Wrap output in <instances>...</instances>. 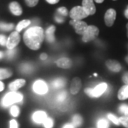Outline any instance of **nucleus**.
Here are the masks:
<instances>
[{
  "mask_svg": "<svg viewBox=\"0 0 128 128\" xmlns=\"http://www.w3.org/2000/svg\"><path fill=\"white\" fill-rule=\"evenodd\" d=\"M45 37L44 31L40 26H33L27 29L24 34V41L28 48L34 50H38Z\"/></svg>",
  "mask_w": 128,
  "mask_h": 128,
  "instance_id": "1",
  "label": "nucleus"
},
{
  "mask_svg": "<svg viewBox=\"0 0 128 128\" xmlns=\"http://www.w3.org/2000/svg\"><path fill=\"white\" fill-rule=\"evenodd\" d=\"M24 98L23 95L18 92L11 91L6 93L3 98L2 103L4 107H9L10 105H13L16 102H22Z\"/></svg>",
  "mask_w": 128,
  "mask_h": 128,
  "instance_id": "2",
  "label": "nucleus"
},
{
  "mask_svg": "<svg viewBox=\"0 0 128 128\" xmlns=\"http://www.w3.org/2000/svg\"><path fill=\"white\" fill-rule=\"evenodd\" d=\"M108 84L106 82H101L97 85L94 88H87L85 89V93L90 98H99L102 94L105 93V92L108 89Z\"/></svg>",
  "mask_w": 128,
  "mask_h": 128,
  "instance_id": "3",
  "label": "nucleus"
},
{
  "mask_svg": "<svg viewBox=\"0 0 128 128\" xmlns=\"http://www.w3.org/2000/svg\"><path fill=\"white\" fill-rule=\"evenodd\" d=\"M98 34H99L98 28L96 27V26H93V25L88 26L87 30L82 35V40L85 43L90 42V41H93L94 39H96L97 36H98Z\"/></svg>",
  "mask_w": 128,
  "mask_h": 128,
  "instance_id": "4",
  "label": "nucleus"
},
{
  "mask_svg": "<svg viewBox=\"0 0 128 128\" xmlns=\"http://www.w3.org/2000/svg\"><path fill=\"white\" fill-rule=\"evenodd\" d=\"M69 15L72 20H77V21H80L82 18H86L88 16V15L85 12L82 6H76L73 7L70 10Z\"/></svg>",
  "mask_w": 128,
  "mask_h": 128,
  "instance_id": "5",
  "label": "nucleus"
},
{
  "mask_svg": "<svg viewBox=\"0 0 128 128\" xmlns=\"http://www.w3.org/2000/svg\"><path fill=\"white\" fill-rule=\"evenodd\" d=\"M33 90L38 95H44L47 93L48 88L44 80H36L33 84Z\"/></svg>",
  "mask_w": 128,
  "mask_h": 128,
  "instance_id": "6",
  "label": "nucleus"
},
{
  "mask_svg": "<svg viewBox=\"0 0 128 128\" xmlns=\"http://www.w3.org/2000/svg\"><path fill=\"white\" fill-rule=\"evenodd\" d=\"M70 24L72 25L75 29V32L79 35H83L86 31L87 30L88 25L86 22L82 21H77V20H72L70 22Z\"/></svg>",
  "mask_w": 128,
  "mask_h": 128,
  "instance_id": "7",
  "label": "nucleus"
},
{
  "mask_svg": "<svg viewBox=\"0 0 128 128\" xmlns=\"http://www.w3.org/2000/svg\"><path fill=\"white\" fill-rule=\"evenodd\" d=\"M20 42V35L18 34V32H12L9 38H7L6 41V47L9 50L11 49H14L16 48V46L18 44V43Z\"/></svg>",
  "mask_w": 128,
  "mask_h": 128,
  "instance_id": "8",
  "label": "nucleus"
},
{
  "mask_svg": "<svg viewBox=\"0 0 128 128\" xmlns=\"http://www.w3.org/2000/svg\"><path fill=\"white\" fill-rule=\"evenodd\" d=\"M82 7L88 16L93 15L96 13V8L93 0H82Z\"/></svg>",
  "mask_w": 128,
  "mask_h": 128,
  "instance_id": "9",
  "label": "nucleus"
},
{
  "mask_svg": "<svg viewBox=\"0 0 128 128\" xmlns=\"http://www.w3.org/2000/svg\"><path fill=\"white\" fill-rule=\"evenodd\" d=\"M116 18V11L113 9H108L105 14V23L108 26H112Z\"/></svg>",
  "mask_w": 128,
  "mask_h": 128,
  "instance_id": "10",
  "label": "nucleus"
},
{
  "mask_svg": "<svg viewBox=\"0 0 128 128\" xmlns=\"http://www.w3.org/2000/svg\"><path fill=\"white\" fill-rule=\"evenodd\" d=\"M47 118L48 116H47L46 112L43 110L36 111L32 115L33 121L36 124H43Z\"/></svg>",
  "mask_w": 128,
  "mask_h": 128,
  "instance_id": "11",
  "label": "nucleus"
},
{
  "mask_svg": "<svg viewBox=\"0 0 128 128\" xmlns=\"http://www.w3.org/2000/svg\"><path fill=\"white\" fill-rule=\"evenodd\" d=\"M105 66L110 71L114 72V73L120 72L122 69L120 64L115 60H108L105 62Z\"/></svg>",
  "mask_w": 128,
  "mask_h": 128,
  "instance_id": "12",
  "label": "nucleus"
},
{
  "mask_svg": "<svg viewBox=\"0 0 128 128\" xmlns=\"http://www.w3.org/2000/svg\"><path fill=\"white\" fill-rule=\"evenodd\" d=\"M81 86H82L81 80L78 77L73 78V80L71 81L70 86V91L71 92V94H73V95L77 94L79 90H80Z\"/></svg>",
  "mask_w": 128,
  "mask_h": 128,
  "instance_id": "13",
  "label": "nucleus"
},
{
  "mask_svg": "<svg viewBox=\"0 0 128 128\" xmlns=\"http://www.w3.org/2000/svg\"><path fill=\"white\" fill-rule=\"evenodd\" d=\"M56 65L58 67L61 68L68 69L71 68L73 64H72V61L70 58H66V57H63V58H59L56 61Z\"/></svg>",
  "mask_w": 128,
  "mask_h": 128,
  "instance_id": "14",
  "label": "nucleus"
},
{
  "mask_svg": "<svg viewBox=\"0 0 128 128\" xmlns=\"http://www.w3.org/2000/svg\"><path fill=\"white\" fill-rule=\"evenodd\" d=\"M26 80L24 79H17L12 82L9 85V88L11 91L16 92L19 88H22L25 85Z\"/></svg>",
  "mask_w": 128,
  "mask_h": 128,
  "instance_id": "15",
  "label": "nucleus"
},
{
  "mask_svg": "<svg viewBox=\"0 0 128 128\" xmlns=\"http://www.w3.org/2000/svg\"><path fill=\"white\" fill-rule=\"evenodd\" d=\"M9 9L10 12L15 16H20L22 14V8L16 2H12L9 4Z\"/></svg>",
  "mask_w": 128,
  "mask_h": 128,
  "instance_id": "16",
  "label": "nucleus"
},
{
  "mask_svg": "<svg viewBox=\"0 0 128 128\" xmlns=\"http://www.w3.org/2000/svg\"><path fill=\"white\" fill-rule=\"evenodd\" d=\"M56 31V27L54 26H50L46 29L45 32V37H46V41L49 43H53L55 41V36L54 33Z\"/></svg>",
  "mask_w": 128,
  "mask_h": 128,
  "instance_id": "17",
  "label": "nucleus"
},
{
  "mask_svg": "<svg viewBox=\"0 0 128 128\" xmlns=\"http://www.w3.org/2000/svg\"><path fill=\"white\" fill-rule=\"evenodd\" d=\"M118 98L120 100H124L128 98V85H124L121 88L118 93Z\"/></svg>",
  "mask_w": 128,
  "mask_h": 128,
  "instance_id": "18",
  "label": "nucleus"
},
{
  "mask_svg": "<svg viewBox=\"0 0 128 128\" xmlns=\"http://www.w3.org/2000/svg\"><path fill=\"white\" fill-rule=\"evenodd\" d=\"M30 24H31V21L30 20H28V19L22 20L20 22H18L17 26H16V30L17 32H22L24 28H25L28 26Z\"/></svg>",
  "mask_w": 128,
  "mask_h": 128,
  "instance_id": "19",
  "label": "nucleus"
},
{
  "mask_svg": "<svg viewBox=\"0 0 128 128\" xmlns=\"http://www.w3.org/2000/svg\"><path fill=\"white\" fill-rule=\"evenodd\" d=\"M51 84H52V86L54 88H61L64 87V86L66 84V80L62 78H56L52 82Z\"/></svg>",
  "mask_w": 128,
  "mask_h": 128,
  "instance_id": "20",
  "label": "nucleus"
},
{
  "mask_svg": "<svg viewBox=\"0 0 128 128\" xmlns=\"http://www.w3.org/2000/svg\"><path fill=\"white\" fill-rule=\"evenodd\" d=\"M82 123V118L80 115V114H76L73 115V118H72V124L73 126L76 128H78L80 127Z\"/></svg>",
  "mask_w": 128,
  "mask_h": 128,
  "instance_id": "21",
  "label": "nucleus"
},
{
  "mask_svg": "<svg viewBox=\"0 0 128 128\" xmlns=\"http://www.w3.org/2000/svg\"><path fill=\"white\" fill-rule=\"evenodd\" d=\"M12 72L11 70L7 68H0V80H4L11 77Z\"/></svg>",
  "mask_w": 128,
  "mask_h": 128,
  "instance_id": "22",
  "label": "nucleus"
},
{
  "mask_svg": "<svg viewBox=\"0 0 128 128\" xmlns=\"http://www.w3.org/2000/svg\"><path fill=\"white\" fill-rule=\"evenodd\" d=\"M109 122L105 118H100L97 122V128H109Z\"/></svg>",
  "mask_w": 128,
  "mask_h": 128,
  "instance_id": "23",
  "label": "nucleus"
},
{
  "mask_svg": "<svg viewBox=\"0 0 128 128\" xmlns=\"http://www.w3.org/2000/svg\"><path fill=\"white\" fill-rule=\"evenodd\" d=\"M14 26L13 24H6L3 23V22L0 23V30H2V31L9 32V31H11L12 29H13Z\"/></svg>",
  "mask_w": 128,
  "mask_h": 128,
  "instance_id": "24",
  "label": "nucleus"
},
{
  "mask_svg": "<svg viewBox=\"0 0 128 128\" xmlns=\"http://www.w3.org/2000/svg\"><path fill=\"white\" fill-rule=\"evenodd\" d=\"M108 118L109 120H110L112 122H113L116 125H120V119L116 115H114V114L109 113V114H108Z\"/></svg>",
  "mask_w": 128,
  "mask_h": 128,
  "instance_id": "25",
  "label": "nucleus"
},
{
  "mask_svg": "<svg viewBox=\"0 0 128 128\" xmlns=\"http://www.w3.org/2000/svg\"><path fill=\"white\" fill-rule=\"evenodd\" d=\"M43 124H44V127L45 128H53L54 124V120L48 117L46 119V120L44 122Z\"/></svg>",
  "mask_w": 128,
  "mask_h": 128,
  "instance_id": "26",
  "label": "nucleus"
},
{
  "mask_svg": "<svg viewBox=\"0 0 128 128\" xmlns=\"http://www.w3.org/2000/svg\"><path fill=\"white\" fill-rule=\"evenodd\" d=\"M10 113L13 117H18L20 113V110L17 105H12L10 109Z\"/></svg>",
  "mask_w": 128,
  "mask_h": 128,
  "instance_id": "27",
  "label": "nucleus"
},
{
  "mask_svg": "<svg viewBox=\"0 0 128 128\" xmlns=\"http://www.w3.org/2000/svg\"><path fill=\"white\" fill-rule=\"evenodd\" d=\"M67 92L66 91H62L59 92L58 95H57V97H56V100L57 101H58L60 102H63L66 99V98H67Z\"/></svg>",
  "mask_w": 128,
  "mask_h": 128,
  "instance_id": "28",
  "label": "nucleus"
},
{
  "mask_svg": "<svg viewBox=\"0 0 128 128\" xmlns=\"http://www.w3.org/2000/svg\"><path fill=\"white\" fill-rule=\"evenodd\" d=\"M21 69H22V71L23 73H28L33 70V67L32 66V65H30V64H24V65L22 66Z\"/></svg>",
  "mask_w": 128,
  "mask_h": 128,
  "instance_id": "29",
  "label": "nucleus"
},
{
  "mask_svg": "<svg viewBox=\"0 0 128 128\" xmlns=\"http://www.w3.org/2000/svg\"><path fill=\"white\" fill-rule=\"evenodd\" d=\"M57 12H58V14H59L62 16H67L68 14V9H66V7H64V6L58 8L57 9Z\"/></svg>",
  "mask_w": 128,
  "mask_h": 128,
  "instance_id": "30",
  "label": "nucleus"
},
{
  "mask_svg": "<svg viewBox=\"0 0 128 128\" xmlns=\"http://www.w3.org/2000/svg\"><path fill=\"white\" fill-rule=\"evenodd\" d=\"M120 124H122L124 128H128V117L127 116H122L119 118Z\"/></svg>",
  "mask_w": 128,
  "mask_h": 128,
  "instance_id": "31",
  "label": "nucleus"
},
{
  "mask_svg": "<svg viewBox=\"0 0 128 128\" xmlns=\"http://www.w3.org/2000/svg\"><path fill=\"white\" fill-rule=\"evenodd\" d=\"M119 110H120V112L122 114L126 115L127 113L128 112V105H125V104H122V105H121L120 106Z\"/></svg>",
  "mask_w": 128,
  "mask_h": 128,
  "instance_id": "32",
  "label": "nucleus"
},
{
  "mask_svg": "<svg viewBox=\"0 0 128 128\" xmlns=\"http://www.w3.org/2000/svg\"><path fill=\"white\" fill-rule=\"evenodd\" d=\"M25 2L29 7H34L38 4V0H25Z\"/></svg>",
  "mask_w": 128,
  "mask_h": 128,
  "instance_id": "33",
  "label": "nucleus"
},
{
  "mask_svg": "<svg viewBox=\"0 0 128 128\" xmlns=\"http://www.w3.org/2000/svg\"><path fill=\"white\" fill-rule=\"evenodd\" d=\"M16 50L15 48L8 50L6 51V56L9 58H14V56L16 55Z\"/></svg>",
  "mask_w": 128,
  "mask_h": 128,
  "instance_id": "34",
  "label": "nucleus"
},
{
  "mask_svg": "<svg viewBox=\"0 0 128 128\" xmlns=\"http://www.w3.org/2000/svg\"><path fill=\"white\" fill-rule=\"evenodd\" d=\"M6 41H7V38L4 35L1 34L0 35V45L1 46H5L6 45Z\"/></svg>",
  "mask_w": 128,
  "mask_h": 128,
  "instance_id": "35",
  "label": "nucleus"
},
{
  "mask_svg": "<svg viewBox=\"0 0 128 128\" xmlns=\"http://www.w3.org/2000/svg\"><path fill=\"white\" fill-rule=\"evenodd\" d=\"M9 125L10 127L9 128H18V122L16 120H12L10 122H9Z\"/></svg>",
  "mask_w": 128,
  "mask_h": 128,
  "instance_id": "36",
  "label": "nucleus"
},
{
  "mask_svg": "<svg viewBox=\"0 0 128 128\" xmlns=\"http://www.w3.org/2000/svg\"><path fill=\"white\" fill-rule=\"evenodd\" d=\"M55 21L56 22H58V23L61 24L64 22V18H63L62 16H60L59 14H57L55 16Z\"/></svg>",
  "mask_w": 128,
  "mask_h": 128,
  "instance_id": "37",
  "label": "nucleus"
},
{
  "mask_svg": "<svg viewBox=\"0 0 128 128\" xmlns=\"http://www.w3.org/2000/svg\"><path fill=\"white\" fill-rule=\"evenodd\" d=\"M122 82L124 83V85H128V72H126L122 76Z\"/></svg>",
  "mask_w": 128,
  "mask_h": 128,
  "instance_id": "38",
  "label": "nucleus"
},
{
  "mask_svg": "<svg viewBox=\"0 0 128 128\" xmlns=\"http://www.w3.org/2000/svg\"><path fill=\"white\" fill-rule=\"evenodd\" d=\"M63 128H75L72 123H66L64 125Z\"/></svg>",
  "mask_w": 128,
  "mask_h": 128,
  "instance_id": "39",
  "label": "nucleus"
},
{
  "mask_svg": "<svg viewBox=\"0 0 128 128\" xmlns=\"http://www.w3.org/2000/svg\"><path fill=\"white\" fill-rule=\"evenodd\" d=\"M46 2L50 4H56L59 2V0H46Z\"/></svg>",
  "mask_w": 128,
  "mask_h": 128,
  "instance_id": "40",
  "label": "nucleus"
},
{
  "mask_svg": "<svg viewBox=\"0 0 128 128\" xmlns=\"http://www.w3.org/2000/svg\"><path fill=\"white\" fill-rule=\"evenodd\" d=\"M47 58H48V56L46 54H42L41 56H40V58L41 60H45L46 59H47Z\"/></svg>",
  "mask_w": 128,
  "mask_h": 128,
  "instance_id": "41",
  "label": "nucleus"
},
{
  "mask_svg": "<svg viewBox=\"0 0 128 128\" xmlns=\"http://www.w3.org/2000/svg\"><path fill=\"white\" fill-rule=\"evenodd\" d=\"M4 89V84L2 81H0V92H2Z\"/></svg>",
  "mask_w": 128,
  "mask_h": 128,
  "instance_id": "42",
  "label": "nucleus"
},
{
  "mask_svg": "<svg viewBox=\"0 0 128 128\" xmlns=\"http://www.w3.org/2000/svg\"><path fill=\"white\" fill-rule=\"evenodd\" d=\"M124 16H125V17L127 18H128V6H127V8L125 9V11H124Z\"/></svg>",
  "mask_w": 128,
  "mask_h": 128,
  "instance_id": "43",
  "label": "nucleus"
},
{
  "mask_svg": "<svg viewBox=\"0 0 128 128\" xmlns=\"http://www.w3.org/2000/svg\"><path fill=\"white\" fill-rule=\"evenodd\" d=\"M96 2V3H98V4H100V3H102L104 2V0H94Z\"/></svg>",
  "mask_w": 128,
  "mask_h": 128,
  "instance_id": "44",
  "label": "nucleus"
},
{
  "mask_svg": "<svg viewBox=\"0 0 128 128\" xmlns=\"http://www.w3.org/2000/svg\"><path fill=\"white\" fill-rule=\"evenodd\" d=\"M3 56H4V54H3L2 52H1V51H0V59H1V58H3Z\"/></svg>",
  "mask_w": 128,
  "mask_h": 128,
  "instance_id": "45",
  "label": "nucleus"
},
{
  "mask_svg": "<svg viewBox=\"0 0 128 128\" xmlns=\"http://www.w3.org/2000/svg\"><path fill=\"white\" fill-rule=\"evenodd\" d=\"M126 28H127V36H128V23L127 24V25H126Z\"/></svg>",
  "mask_w": 128,
  "mask_h": 128,
  "instance_id": "46",
  "label": "nucleus"
},
{
  "mask_svg": "<svg viewBox=\"0 0 128 128\" xmlns=\"http://www.w3.org/2000/svg\"><path fill=\"white\" fill-rule=\"evenodd\" d=\"M125 60H126V62H127V63L128 64V56L125 57Z\"/></svg>",
  "mask_w": 128,
  "mask_h": 128,
  "instance_id": "47",
  "label": "nucleus"
},
{
  "mask_svg": "<svg viewBox=\"0 0 128 128\" xmlns=\"http://www.w3.org/2000/svg\"><path fill=\"white\" fill-rule=\"evenodd\" d=\"M124 116H127V117H128V112L127 113V114H126V115H124Z\"/></svg>",
  "mask_w": 128,
  "mask_h": 128,
  "instance_id": "48",
  "label": "nucleus"
},
{
  "mask_svg": "<svg viewBox=\"0 0 128 128\" xmlns=\"http://www.w3.org/2000/svg\"><path fill=\"white\" fill-rule=\"evenodd\" d=\"M114 1H115V0H114Z\"/></svg>",
  "mask_w": 128,
  "mask_h": 128,
  "instance_id": "49",
  "label": "nucleus"
}]
</instances>
